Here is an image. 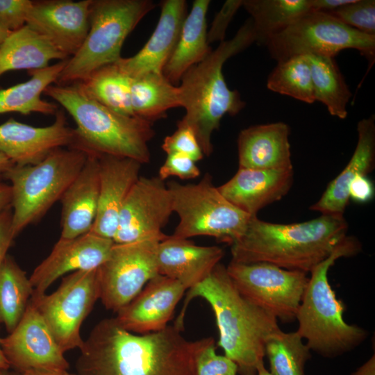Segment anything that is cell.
I'll use <instances>...</instances> for the list:
<instances>
[{"instance_id":"5","label":"cell","mask_w":375,"mask_h":375,"mask_svg":"<svg viewBox=\"0 0 375 375\" xmlns=\"http://www.w3.org/2000/svg\"><path fill=\"white\" fill-rule=\"evenodd\" d=\"M43 93L74 120L76 137L72 148L87 154L129 158L142 165L149 162L148 142L155 135L153 123L110 110L90 97L78 82L51 84Z\"/></svg>"},{"instance_id":"43","label":"cell","mask_w":375,"mask_h":375,"mask_svg":"<svg viewBox=\"0 0 375 375\" xmlns=\"http://www.w3.org/2000/svg\"><path fill=\"white\" fill-rule=\"evenodd\" d=\"M348 193L349 199L357 203H365L374 197V185L367 176L360 175L350 183Z\"/></svg>"},{"instance_id":"45","label":"cell","mask_w":375,"mask_h":375,"mask_svg":"<svg viewBox=\"0 0 375 375\" xmlns=\"http://www.w3.org/2000/svg\"><path fill=\"white\" fill-rule=\"evenodd\" d=\"M353 0H310L313 12L328 13L334 10L349 3Z\"/></svg>"},{"instance_id":"52","label":"cell","mask_w":375,"mask_h":375,"mask_svg":"<svg viewBox=\"0 0 375 375\" xmlns=\"http://www.w3.org/2000/svg\"><path fill=\"white\" fill-rule=\"evenodd\" d=\"M11 32L0 25V44Z\"/></svg>"},{"instance_id":"47","label":"cell","mask_w":375,"mask_h":375,"mask_svg":"<svg viewBox=\"0 0 375 375\" xmlns=\"http://www.w3.org/2000/svg\"><path fill=\"white\" fill-rule=\"evenodd\" d=\"M352 375H375V356L374 354Z\"/></svg>"},{"instance_id":"30","label":"cell","mask_w":375,"mask_h":375,"mask_svg":"<svg viewBox=\"0 0 375 375\" xmlns=\"http://www.w3.org/2000/svg\"><path fill=\"white\" fill-rule=\"evenodd\" d=\"M130 99L133 115L153 123L168 110L181 107L178 86L161 74L149 73L131 78Z\"/></svg>"},{"instance_id":"17","label":"cell","mask_w":375,"mask_h":375,"mask_svg":"<svg viewBox=\"0 0 375 375\" xmlns=\"http://www.w3.org/2000/svg\"><path fill=\"white\" fill-rule=\"evenodd\" d=\"M49 126L38 127L10 118L0 124V153L15 165H35L53 151L71 147L76 137L75 128L67 124L62 110L55 114Z\"/></svg>"},{"instance_id":"24","label":"cell","mask_w":375,"mask_h":375,"mask_svg":"<svg viewBox=\"0 0 375 375\" xmlns=\"http://www.w3.org/2000/svg\"><path fill=\"white\" fill-rule=\"evenodd\" d=\"M99 196L98 157L88 154L81 171L60 200L62 204L60 238H74L91 231L97 215Z\"/></svg>"},{"instance_id":"36","label":"cell","mask_w":375,"mask_h":375,"mask_svg":"<svg viewBox=\"0 0 375 375\" xmlns=\"http://www.w3.org/2000/svg\"><path fill=\"white\" fill-rule=\"evenodd\" d=\"M267 87L272 92L307 103L315 101L311 71L306 56L278 61L267 78Z\"/></svg>"},{"instance_id":"7","label":"cell","mask_w":375,"mask_h":375,"mask_svg":"<svg viewBox=\"0 0 375 375\" xmlns=\"http://www.w3.org/2000/svg\"><path fill=\"white\" fill-rule=\"evenodd\" d=\"M88 154L60 148L35 165L12 167L5 174L11 188L12 227L15 238L39 221L81 171Z\"/></svg>"},{"instance_id":"35","label":"cell","mask_w":375,"mask_h":375,"mask_svg":"<svg viewBox=\"0 0 375 375\" xmlns=\"http://www.w3.org/2000/svg\"><path fill=\"white\" fill-rule=\"evenodd\" d=\"M310 349L297 332L281 329L271 335L265 347L270 373L272 375H305L306 362L310 358Z\"/></svg>"},{"instance_id":"48","label":"cell","mask_w":375,"mask_h":375,"mask_svg":"<svg viewBox=\"0 0 375 375\" xmlns=\"http://www.w3.org/2000/svg\"><path fill=\"white\" fill-rule=\"evenodd\" d=\"M19 375H71L67 370L30 369Z\"/></svg>"},{"instance_id":"42","label":"cell","mask_w":375,"mask_h":375,"mask_svg":"<svg viewBox=\"0 0 375 375\" xmlns=\"http://www.w3.org/2000/svg\"><path fill=\"white\" fill-rule=\"evenodd\" d=\"M242 6V0H227L216 13L211 26L207 32L208 43L224 41L226 29L233 17Z\"/></svg>"},{"instance_id":"8","label":"cell","mask_w":375,"mask_h":375,"mask_svg":"<svg viewBox=\"0 0 375 375\" xmlns=\"http://www.w3.org/2000/svg\"><path fill=\"white\" fill-rule=\"evenodd\" d=\"M155 7L150 0H93L87 36L55 84L81 81L97 69L119 60L127 36Z\"/></svg>"},{"instance_id":"11","label":"cell","mask_w":375,"mask_h":375,"mask_svg":"<svg viewBox=\"0 0 375 375\" xmlns=\"http://www.w3.org/2000/svg\"><path fill=\"white\" fill-rule=\"evenodd\" d=\"M98 268L74 272L53 293L31 296L30 301L64 353L83 344L81 325L100 298Z\"/></svg>"},{"instance_id":"12","label":"cell","mask_w":375,"mask_h":375,"mask_svg":"<svg viewBox=\"0 0 375 375\" xmlns=\"http://www.w3.org/2000/svg\"><path fill=\"white\" fill-rule=\"evenodd\" d=\"M227 273L240 293L274 316L290 322L297 314L307 287V274L265 262L231 261Z\"/></svg>"},{"instance_id":"18","label":"cell","mask_w":375,"mask_h":375,"mask_svg":"<svg viewBox=\"0 0 375 375\" xmlns=\"http://www.w3.org/2000/svg\"><path fill=\"white\" fill-rule=\"evenodd\" d=\"M113 244L112 240L92 231L74 238H60L29 277L32 295L45 294L54 281L68 272L99 267L108 258Z\"/></svg>"},{"instance_id":"23","label":"cell","mask_w":375,"mask_h":375,"mask_svg":"<svg viewBox=\"0 0 375 375\" xmlns=\"http://www.w3.org/2000/svg\"><path fill=\"white\" fill-rule=\"evenodd\" d=\"M224 254L219 247L198 246L188 239L168 235L158 244V272L190 289L211 273Z\"/></svg>"},{"instance_id":"4","label":"cell","mask_w":375,"mask_h":375,"mask_svg":"<svg viewBox=\"0 0 375 375\" xmlns=\"http://www.w3.org/2000/svg\"><path fill=\"white\" fill-rule=\"evenodd\" d=\"M254 42L249 19L232 39L220 42L181 78L178 88L185 114L178 122L193 131L204 156L212 152V134L219 128L222 117L226 114L235 115L245 106L238 91L228 88L222 72L224 64Z\"/></svg>"},{"instance_id":"53","label":"cell","mask_w":375,"mask_h":375,"mask_svg":"<svg viewBox=\"0 0 375 375\" xmlns=\"http://www.w3.org/2000/svg\"><path fill=\"white\" fill-rule=\"evenodd\" d=\"M0 375H9V374L6 369H0Z\"/></svg>"},{"instance_id":"37","label":"cell","mask_w":375,"mask_h":375,"mask_svg":"<svg viewBox=\"0 0 375 375\" xmlns=\"http://www.w3.org/2000/svg\"><path fill=\"white\" fill-rule=\"evenodd\" d=\"M328 14L361 33L375 36L374 0H353Z\"/></svg>"},{"instance_id":"13","label":"cell","mask_w":375,"mask_h":375,"mask_svg":"<svg viewBox=\"0 0 375 375\" xmlns=\"http://www.w3.org/2000/svg\"><path fill=\"white\" fill-rule=\"evenodd\" d=\"M158 238L114 243L108 258L98 268L100 298L106 309L117 312L158 274Z\"/></svg>"},{"instance_id":"20","label":"cell","mask_w":375,"mask_h":375,"mask_svg":"<svg viewBox=\"0 0 375 375\" xmlns=\"http://www.w3.org/2000/svg\"><path fill=\"white\" fill-rule=\"evenodd\" d=\"M99 196L94 233L112 240L119 214L131 189L140 178L142 164L126 157L99 155ZM113 241V240H112Z\"/></svg>"},{"instance_id":"1","label":"cell","mask_w":375,"mask_h":375,"mask_svg":"<svg viewBox=\"0 0 375 375\" xmlns=\"http://www.w3.org/2000/svg\"><path fill=\"white\" fill-rule=\"evenodd\" d=\"M181 332L173 325L137 335L102 319L79 349L75 375H195L198 354L214 339L188 340Z\"/></svg>"},{"instance_id":"6","label":"cell","mask_w":375,"mask_h":375,"mask_svg":"<svg viewBox=\"0 0 375 375\" xmlns=\"http://www.w3.org/2000/svg\"><path fill=\"white\" fill-rule=\"evenodd\" d=\"M360 249V242L347 235L331 254L310 272L296 317V331L306 340L310 350L323 356L349 351L367 337L365 330L344 321V306L337 299L328 277L329 269L338 259L356 255Z\"/></svg>"},{"instance_id":"46","label":"cell","mask_w":375,"mask_h":375,"mask_svg":"<svg viewBox=\"0 0 375 375\" xmlns=\"http://www.w3.org/2000/svg\"><path fill=\"white\" fill-rule=\"evenodd\" d=\"M11 188L10 185L0 182V213L11 206Z\"/></svg>"},{"instance_id":"27","label":"cell","mask_w":375,"mask_h":375,"mask_svg":"<svg viewBox=\"0 0 375 375\" xmlns=\"http://www.w3.org/2000/svg\"><path fill=\"white\" fill-rule=\"evenodd\" d=\"M210 1L195 0L182 25L175 48L162 69L164 76L178 86L184 74L212 51L207 40L206 15Z\"/></svg>"},{"instance_id":"51","label":"cell","mask_w":375,"mask_h":375,"mask_svg":"<svg viewBox=\"0 0 375 375\" xmlns=\"http://www.w3.org/2000/svg\"><path fill=\"white\" fill-rule=\"evenodd\" d=\"M257 375H272V374L265 369L264 366V363L262 362L258 367Z\"/></svg>"},{"instance_id":"33","label":"cell","mask_w":375,"mask_h":375,"mask_svg":"<svg viewBox=\"0 0 375 375\" xmlns=\"http://www.w3.org/2000/svg\"><path fill=\"white\" fill-rule=\"evenodd\" d=\"M33 292L26 272L8 255L0 266V324L8 333L22 318Z\"/></svg>"},{"instance_id":"22","label":"cell","mask_w":375,"mask_h":375,"mask_svg":"<svg viewBox=\"0 0 375 375\" xmlns=\"http://www.w3.org/2000/svg\"><path fill=\"white\" fill-rule=\"evenodd\" d=\"M293 179V168H238L231 179L217 188L235 206L251 216H256L259 210L285 197L292 185Z\"/></svg>"},{"instance_id":"31","label":"cell","mask_w":375,"mask_h":375,"mask_svg":"<svg viewBox=\"0 0 375 375\" xmlns=\"http://www.w3.org/2000/svg\"><path fill=\"white\" fill-rule=\"evenodd\" d=\"M242 6L251 17L255 42L263 45L312 12L310 0H242Z\"/></svg>"},{"instance_id":"14","label":"cell","mask_w":375,"mask_h":375,"mask_svg":"<svg viewBox=\"0 0 375 375\" xmlns=\"http://www.w3.org/2000/svg\"><path fill=\"white\" fill-rule=\"evenodd\" d=\"M172 212V196L164 181L158 176H140L122 206L112 240L115 244L163 240L168 235L162 229Z\"/></svg>"},{"instance_id":"16","label":"cell","mask_w":375,"mask_h":375,"mask_svg":"<svg viewBox=\"0 0 375 375\" xmlns=\"http://www.w3.org/2000/svg\"><path fill=\"white\" fill-rule=\"evenodd\" d=\"M92 1H33L26 25L70 58L88 33Z\"/></svg>"},{"instance_id":"21","label":"cell","mask_w":375,"mask_h":375,"mask_svg":"<svg viewBox=\"0 0 375 375\" xmlns=\"http://www.w3.org/2000/svg\"><path fill=\"white\" fill-rule=\"evenodd\" d=\"M155 30L143 47L134 56L121 58L116 62L130 78L149 74H162L178 41L187 15L184 0H165Z\"/></svg>"},{"instance_id":"44","label":"cell","mask_w":375,"mask_h":375,"mask_svg":"<svg viewBox=\"0 0 375 375\" xmlns=\"http://www.w3.org/2000/svg\"><path fill=\"white\" fill-rule=\"evenodd\" d=\"M15 236L12 227V209L8 207L0 213V266L8 256Z\"/></svg>"},{"instance_id":"26","label":"cell","mask_w":375,"mask_h":375,"mask_svg":"<svg viewBox=\"0 0 375 375\" xmlns=\"http://www.w3.org/2000/svg\"><path fill=\"white\" fill-rule=\"evenodd\" d=\"M358 142L354 152L343 170L327 185L319 199L310 206L321 215H344L349 201V187L358 176H367L375 166L374 115L358 123Z\"/></svg>"},{"instance_id":"29","label":"cell","mask_w":375,"mask_h":375,"mask_svg":"<svg viewBox=\"0 0 375 375\" xmlns=\"http://www.w3.org/2000/svg\"><path fill=\"white\" fill-rule=\"evenodd\" d=\"M69 58L47 67L28 71L31 78L23 83L0 90V115L19 112L28 115L38 112L55 115L58 106L42 99L46 88L56 83Z\"/></svg>"},{"instance_id":"54","label":"cell","mask_w":375,"mask_h":375,"mask_svg":"<svg viewBox=\"0 0 375 375\" xmlns=\"http://www.w3.org/2000/svg\"><path fill=\"white\" fill-rule=\"evenodd\" d=\"M71 375H75V374H71Z\"/></svg>"},{"instance_id":"49","label":"cell","mask_w":375,"mask_h":375,"mask_svg":"<svg viewBox=\"0 0 375 375\" xmlns=\"http://www.w3.org/2000/svg\"><path fill=\"white\" fill-rule=\"evenodd\" d=\"M14 165L7 157L0 153V182H2L6 173Z\"/></svg>"},{"instance_id":"39","label":"cell","mask_w":375,"mask_h":375,"mask_svg":"<svg viewBox=\"0 0 375 375\" xmlns=\"http://www.w3.org/2000/svg\"><path fill=\"white\" fill-rule=\"evenodd\" d=\"M236 364L225 355L216 353L215 340L208 344L198 354L195 375H236Z\"/></svg>"},{"instance_id":"10","label":"cell","mask_w":375,"mask_h":375,"mask_svg":"<svg viewBox=\"0 0 375 375\" xmlns=\"http://www.w3.org/2000/svg\"><path fill=\"white\" fill-rule=\"evenodd\" d=\"M266 46L277 62L306 55L334 58L340 51L354 49L375 60V36L358 31L322 12H310L272 37Z\"/></svg>"},{"instance_id":"3","label":"cell","mask_w":375,"mask_h":375,"mask_svg":"<svg viewBox=\"0 0 375 375\" xmlns=\"http://www.w3.org/2000/svg\"><path fill=\"white\" fill-rule=\"evenodd\" d=\"M344 215H321L308 221L276 224L252 216L231 245V261L265 262L304 273L328 258L347 236Z\"/></svg>"},{"instance_id":"50","label":"cell","mask_w":375,"mask_h":375,"mask_svg":"<svg viewBox=\"0 0 375 375\" xmlns=\"http://www.w3.org/2000/svg\"><path fill=\"white\" fill-rule=\"evenodd\" d=\"M0 341H1V338H0ZM9 367H10V365L2 351V349L1 347V342H0V369L8 370Z\"/></svg>"},{"instance_id":"28","label":"cell","mask_w":375,"mask_h":375,"mask_svg":"<svg viewBox=\"0 0 375 375\" xmlns=\"http://www.w3.org/2000/svg\"><path fill=\"white\" fill-rule=\"evenodd\" d=\"M46 38L27 25L11 32L0 44V77L10 71L40 69L52 60H66Z\"/></svg>"},{"instance_id":"40","label":"cell","mask_w":375,"mask_h":375,"mask_svg":"<svg viewBox=\"0 0 375 375\" xmlns=\"http://www.w3.org/2000/svg\"><path fill=\"white\" fill-rule=\"evenodd\" d=\"M33 3L30 0H0V25L10 32L24 26Z\"/></svg>"},{"instance_id":"41","label":"cell","mask_w":375,"mask_h":375,"mask_svg":"<svg viewBox=\"0 0 375 375\" xmlns=\"http://www.w3.org/2000/svg\"><path fill=\"white\" fill-rule=\"evenodd\" d=\"M199 167L189 156L178 153L167 154V158L160 167L158 177L165 181L170 176H177L181 179H192L199 176Z\"/></svg>"},{"instance_id":"25","label":"cell","mask_w":375,"mask_h":375,"mask_svg":"<svg viewBox=\"0 0 375 375\" xmlns=\"http://www.w3.org/2000/svg\"><path fill=\"white\" fill-rule=\"evenodd\" d=\"M290 129L283 122L249 126L238 138L239 168L284 169L292 167Z\"/></svg>"},{"instance_id":"2","label":"cell","mask_w":375,"mask_h":375,"mask_svg":"<svg viewBox=\"0 0 375 375\" xmlns=\"http://www.w3.org/2000/svg\"><path fill=\"white\" fill-rule=\"evenodd\" d=\"M201 297L210 306L219 331L218 346L240 375H257L265 343L280 330L278 320L243 297L220 262L201 282L190 288L174 326L182 331L190 302Z\"/></svg>"},{"instance_id":"19","label":"cell","mask_w":375,"mask_h":375,"mask_svg":"<svg viewBox=\"0 0 375 375\" xmlns=\"http://www.w3.org/2000/svg\"><path fill=\"white\" fill-rule=\"evenodd\" d=\"M186 290L178 281L158 274L117 312L115 318L123 328L133 333L162 330Z\"/></svg>"},{"instance_id":"9","label":"cell","mask_w":375,"mask_h":375,"mask_svg":"<svg viewBox=\"0 0 375 375\" xmlns=\"http://www.w3.org/2000/svg\"><path fill=\"white\" fill-rule=\"evenodd\" d=\"M173 211L179 222L173 236L188 239L205 235L232 244L242 236L252 216L229 202L206 174L196 184L167 183Z\"/></svg>"},{"instance_id":"32","label":"cell","mask_w":375,"mask_h":375,"mask_svg":"<svg viewBox=\"0 0 375 375\" xmlns=\"http://www.w3.org/2000/svg\"><path fill=\"white\" fill-rule=\"evenodd\" d=\"M312 76L315 101L324 103L329 113L344 119L351 92L334 58L306 55Z\"/></svg>"},{"instance_id":"15","label":"cell","mask_w":375,"mask_h":375,"mask_svg":"<svg viewBox=\"0 0 375 375\" xmlns=\"http://www.w3.org/2000/svg\"><path fill=\"white\" fill-rule=\"evenodd\" d=\"M1 347L10 365L19 373L30 369L67 370L64 356L36 307L29 301L15 328L1 338Z\"/></svg>"},{"instance_id":"38","label":"cell","mask_w":375,"mask_h":375,"mask_svg":"<svg viewBox=\"0 0 375 375\" xmlns=\"http://www.w3.org/2000/svg\"><path fill=\"white\" fill-rule=\"evenodd\" d=\"M167 154L178 153L186 155L197 162L203 153L193 131L188 126L177 122V129L165 138L161 146Z\"/></svg>"},{"instance_id":"34","label":"cell","mask_w":375,"mask_h":375,"mask_svg":"<svg viewBox=\"0 0 375 375\" xmlns=\"http://www.w3.org/2000/svg\"><path fill=\"white\" fill-rule=\"evenodd\" d=\"M131 80L114 62L97 69L78 83L101 104L121 115L135 116L131 106Z\"/></svg>"}]
</instances>
